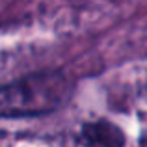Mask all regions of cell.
<instances>
[{
    "label": "cell",
    "mask_w": 147,
    "mask_h": 147,
    "mask_svg": "<svg viewBox=\"0 0 147 147\" xmlns=\"http://www.w3.org/2000/svg\"><path fill=\"white\" fill-rule=\"evenodd\" d=\"M80 144L86 147H125L127 136L110 119H97L82 125Z\"/></svg>",
    "instance_id": "2"
},
{
    "label": "cell",
    "mask_w": 147,
    "mask_h": 147,
    "mask_svg": "<svg viewBox=\"0 0 147 147\" xmlns=\"http://www.w3.org/2000/svg\"><path fill=\"white\" fill-rule=\"evenodd\" d=\"M73 95L63 71H37L0 86V119L39 117L61 108Z\"/></svg>",
    "instance_id": "1"
}]
</instances>
